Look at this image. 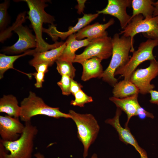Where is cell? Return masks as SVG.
Listing matches in <instances>:
<instances>
[{
    "label": "cell",
    "mask_w": 158,
    "mask_h": 158,
    "mask_svg": "<svg viewBox=\"0 0 158 158\" xmlns=\"http://www.w3.org/2000/svg\"><path fill=\"white\" fill-rule=\"evenodd\" d=\"M140 33L148 39L158 40V16L144 18L141 14L137 15L119 34L134 41V36Z\"/></svg>",
    "instance_id": "obj_7"
},
{
    "label": "cell",
    "mask_w": 158,
    "mask_h": 158,
    "mask_svg": "<svg viewBox=\"0 0 158 158\" xmlns=\"http://www.w3.org/2000/svg\"><path fill=\"white\" fill-rule=\"evenodd\" d=\"M35 53L34 49L29 50L22 54L17 55L8 56L4 54H0V79L4 77L5 72L10 69H13L20 72L13 67L14 62L20 57L27 55H32Z\"/></svg>",
    "instance_id": "obj_23"
},
{
    "label": "cell",
    "mask_w": 158,
    "mask_h": 158,
    "mask_svg": "<svg viewBox=\"0 0 158 158\" xmlns=\"http://www.w3.org/2000/svg\"><path fill=\"white\" fill-rule=\"evenodd\" d=\"M137 116L141 119H144L146 117H149L151 118H153L154 117L152 114L147 111L141 107L138 110Z\"/></svg>",
    "instance_id": "obj_30"
},
{
    "label": "cell",
    "mask_w": 158,
    "mask_h": 158,
    "mask_svg": "<svg viewBox=\"0 0 158 158\" xmlns=\"http://www.w3.org/2000/svg\"><path fill=\"white\" fill-rule=\"evenodd\" d=\"M25 128L20 137L13 141L0 140V158H32L37 127L31 121L25 123Z\"/></svg>",
    "instance_id": "obj_2"
},
{
    "label": "cell",
    "mask_w": 158,
    "mask_h": 158,
    "mask_svg": "<svg viewBox=\"0 0 158 158\" xmlns=\"http://www.w3.org/2000/svg\"><path fill=\"white\" fill-rule=\"evenodd\" d=\"M114 19L111 18L106 23L102 24L98 22L85 27L75 33L76 39L78 40L87 38L91 40L107 36L106 30L114 24Z\"/></svg>",
    "instance_id": "obj_15"
},
{
    "label": "cell",
    "mask_w": 158,
    "mask_h": 158,
    "mask_svg": "<svg viewBox=\"0 0 158 158\" xmlns=\"http://www.w3.org/2000/svg\"><path fill=\"white\" fill-rule=\"evenodd\" d=\"M154 2L151 0H132L131 6L133 12L130 21L134 17L139 14L142 15L144 18L153 17Z\"/></svg>",
    "instance_id": "obj_22"
},
{
    "label": "cell",
    "mask_w": 158,
    "mask_h": 158,
    "mask_svg": "<svg viewBox=\"0 0 158 158\" xmlns=\"http://www.w3.org/2000/svg\"><path fill=\"white\" fill-rule=\"evenodd\" d=\"M66 45L65 42L56 48L42 52L35 53L32 55L33 58L29 61L30 65L33 66L36 64L46 63L49 66H52L61 56Z\"/></svg>",
    "instance_id": "obj_18"
},
{
    "label": "cell",
    "mask_w": 158,
    "mask_h": 158,
    "mask_svg": "<svg viewBox=\"0 0 158 158\" xmlns=\"http://www.w3.org/2000/svg\"><path fill=\"white\" fill-rule=\"evenodd\" d=\"M91 158H98V157L97 155L95 154H94Z\"/></svg>",
    "instance_id": "obj_36"
},
{
    "label": "cell",
    "mask_w": 158,
    "mask_h": 158,
    "mask_svg": "<svg viewBox=\"0 0 158 158\" xmlns=\"http://www.w3.org/2000/svg\"><path fill=\"white\" fill-rule=\"evenodd\" d=\"M121 113V110L117 108L114 116L112 118L107 119L105 123L111 125L116 129L121 141L126 145L130 144L133 146L139 153L140 158L148 157L146 151L139 146L128 127L123 128L121 126L119 118Z\"/></svg>",
    "instance_id": "obj_12"
},
{
    "label": "cell",
    "mask_w": 158,
    "mask_h": 158,
    "mask_svg": "<svg viewBox=\"0 0 158 158\" xmlns=\"http://www.w3.org/2000/svg\"><path fill=\"white\" fill-rule=\"evenodd\" d=\"M154 11L153 14V17L158 16V1L154 2Z\"/></svg>",
    "instance_id": "obj_34"
},
{
    "label": "cell",
    "mask_w": 158,
    "mask_h": 158,
    "mask_svg": "<svg viewBox=\"0 0 158 158\" xmlns=\"http://www.w3.org/2000/svg\"><path fill=\"white\" fill-rule=\"evenodd\" d=\"M75 99L72 100L70 104L73 106H77L80 107H84L85 104L93 101L92 97L85 94L82 89L76 92L74 96Z\"/></svg>",
    "instance_id": "obj_25"
},
{
    "label": "cell",
    "mask_w": 158,
    "mask_h": 158,
    "mask_svg": "<svg viewBox=\"0 0 158 158\" xmlns=\"http://www.w3.org/2000/svg\"><path fill=\"white\" fill-rule=\"evenodd\" d=\"M138 94H135L123 98L112 97L109 100L114 103L117 107L127 114V119L125 127L128 125L130 119L133 116L137 115V112L141 107L138 101Z\"/></svg>",
    "instance_id": "obj_16"
},
{
    "label": "cell",
    "mask_w": 158,
    "mask_h": 158,
    "mask_svg": "<svg viewBox=\"0 0 158 158\" xmlns=\"http://www.w3.org/2000/svg\"><path fill=\"white\" fill-rule=\"evenodd\" d=\"M99 15L97 13L84 14L82 17L78 18L77 23L74 26L70 27L68 30L66 32L59 31L54 25H51L48 29L44 28L43 32L48 34L55 42H57L59 37L64 40L70 35L77 32L81 29L96 19Z\"/></svg>",
    "instance_id": "obj_14"
},
{
    "label": "cell",
    "mask_w": 158,
    "mask_h": 158,
    "mask_svg": "<svg viewBox=\"0 0 158 158\" xmlns=\"http://www.w3.org/2000/svg\"><path fill=\"white\" fill-rule=\"evenodd\" d=\"M112 39L106 36L92 40L84 51L79 54H76L73 63L81 64L85 61L93 57L102 60L109 58L112 53Z\"/></svg>",
    "instance_id": "obj_9"
},
{
    "label": "cell",
    "mask_w": 158,
    "mask_h": 158,
    "mask_svg": "<svg viewBox=\"0 0 158 158\" xmlns=\"http://www.w3.org/2000/svg\"><path fill=\"white\" fill-rule=\"evenodd\" d=\"M131 0H108L106 7L97 11L99 14H108L117 18L120 26L123 29L130 21L131 16L127 13L126 9L131 6Z\"/></svg>",
    "instance_id": "obj_11"
},
{
    "label": "cell",
    "mask_w": 158,
    "mask_h": 158,
    "mask_svg": "<svg viewBox=\"0 0 158 158\" xmlns=\"http://www.w3.org/2000/svg\"><path fill=\"white\" fill-rule=\"evenodd\" d=\"M75 33L70 35L68 37L65 42L66 47L58 60L72 63L76 55V51L82 47L87 46L92 41L87 38L78 40L76 38Z\"/></svg>",
    "instance_id": "obj_17"
},
{
    "label": "cell",
    "mask_w": 158,
    "mask_h": 158,
    "mask_svg": "<svg viewBox=\"0 0 158 158\" xmlns=\"http://www.w3.org/2000/svg\"></svg>",
    "instance_id": "obj_37"
},
{
    "label": "cell",
    "mask_w": 158,
    "mask_h": 158,
    "mask_svg": "<svg viewBox=\"0 0 158 158\" xmlns=\"http://www.w3.org/2000/svg\"><path fill=\"white\" fill-rule=\"evenodd\" d=\"M68 114L76 125L78 137L83 145V157L85 158L88 154L90 146L97 136L99 126L95 118L91 114H81L72 110L69 111Z\"/></svg>",
    "instance_id": "obj_5"
},
{
    "label": "cell",
    "mask_w": 158,
    "mask_h": 158,
    "mask_svg": "<svg viewBox=\"0 0 158 158\" xmlns=\"http://www.w3.org/2000/svg\"><path fill=\"white\" fill-rule=\"evenodd\" d=\"M112 45V57L107 68L103 71L99 78L113 87L118 82L115 77L114 73L119 67L125 65L129 60L130 52L134 51V41L130 37L119 34H114L111 38Z\"/></svg>",
    "instance_id": "obj_3"
},
{
    "label": "cell",
    "mask_w": 158,
    "mask_h": 158,
    "mask_svg": "<svg viewBox=\"0 0 158 158\" xmlns=\"http://www.w3.org/2000/svg\"><path fill=\"white\" fill-rule=\"evenodd\" d=\"M71 79L68 76L62 75L61 80L57 83V84L60 88L63 95L68 96L71 94L70 86Z\"/></svg>",
    "instance_id": "obj_27"
},
{
    "label": "cell",
    "mask_w": 158,
    "mask_h": 158,
    "mask_svg": "<svg viewBox=\"0 0 158 158\" xmlns=\"http://www.w3.org/2000/svg\"><path fill=\"white\" fill-rule=\"evenodd\" d=\"M34 155L36 158H45L44 155L40 152H37Z\"/></svg>",
    "instance_id": "obj_35"
},
{
    "label": "cell",
    "mask_w": 158,
    "mask_h": 158,
    "mask_svg": "<svg viewBox=\"0 0 158 158\" xmlns=\"http://www.w3.org/2000/svg\"><path fill=\"white\" fill-rule=\"evenodd\" d=\"M78 4L76 6V8L78 9V13L80 14L83 13L84 9L85 7V3L86 0H77Z\"/></svg>",
    "instance_id": "obj_33"
},
{
    "label": "cell",
    "mask_w": 158,
    "mask_h": 158,
    "mask_svg": "<svg viewBox=\"0 0 158 158\" xmlns=\"http://www.w3.org/2000/svg\"><path fill=\"white\" fill-rule=\"evenodd\" d=\"M149 93L151 96L150 102L158 105V91L152 90L150 91Z\"/></svg>",
    "instance_id": "obj_32"
},
{
    "label": "cell",
    "mask_w": 158,
    "mask_h": 158,
    "mask_svg": "<svg viewBox=\"0 0 158 158\" xmlns=\"http://www.w3.org/2000/svg\"><path fill=\"white\" fill-rule=\"evenodd\" d=\"M20 106L19 118L25 123L31 121L32 117L38 115H45L56 119L61 118H71L68 113L61 112L59 107L48 106L41 97L31 91H30L28 97L22 101Z\"/></svg>",
    "instance_id": "obj_4"
},
{
    "label": "cell",
    "mask_w": 158,
    "mask_h": 158,
    "mask_svg": "<svg viewBox=\"0 0 158 158\" xmlns=\"http://www.w3.org/2000/svg\"><path fill=\"white\" fill-rule=\"evenodd\" d=\"M9 2L8 0H5L4 2L0 4V33L5 30L8 23L7 9Z\"/></svg>",
    "instance_id": "obj_26"
},
{
    "label": "cell",
    "mask_w": 158,
    "mask_h": 158,
    "mask_svg": "<svg viewBox=\"0 0 158 158\" xmlns=\"http://www.w3.org/2000/svg\"><path fill=\"white\" fill-rule=\"evenodd\" d=\"M83 86L80 83L71 79V82L70 91L73 96L78 92L81 90Z\"/></svg>",
    "instance_id": "obj_29"
},
{
    "label": "cell",
    "mask_w": 158,
    "mask_h": 158,
    "mask_svg": "<svg viewBox=\"0 0 158 158\" xmlns=\"http://www.w3.org/2000/svg\"><path fill=\"white\" fill-rule=\"evenodd\" d=\"M26 2L29 8L28 18L30 20L31 25L35 34L37 46L34 49L35 53L42 52L56 48L62 45L63 42H56L53 44H49L43 39V23L54 25L55 21L54 17L46 12L45 7L48 5L45 0H23Z\"/></svg>",
    "instance_id": "obj_1"
},
{
    "label": "cell",
    "mask_w": 158,
    "mask_h": 158,
    "mask_svg": "<svg viewBox=\"0 0 158 158\" xmlns=\"http://www.w3.org/2000/svg\"><path fill=\"white\" fill-rule=\"evenodd\" d=\"M20 107L16 98L12 95H4L0 99V112L13 117L19 118Z\"/></svg>",
    "instance_id": "obj_20"
},
{
    "label": "cell",
    "mask_w": 158,
    "mask_h": 158,
    "mask_svg": "<svg viewBox=\"0 0 158 158\" xmlns=\"http://www.w3.org/2000/svg\"><path fill=\"white\" fill-rule=\"evenodd\" d=\"M158 75V61L155 59L150 61L147 68L135 70L129 80L138 88L140 93L144 95L154 89L155 86L151 82Z\"/></svg>",
    "instance_id": "obj_10"
},
{
    "label": "cell",
    "mask_w": 158,
    "mask_h": 158,
    "mask_svg": "<svg viewBox=\"0 0 158 158\" xmlns=\"http://www.w3.org/2000/svg\"><path fill=\"white\" fill-rule=\"evenodd\" d=\"M25 13L20 14L17 17L14 27L13 30L18 36V40L13 45L4 48L2 51L8 54H19L25 52L31 48L36 47L37 43L36 38L32 33L31 30L22 23L25 19Z\"/></svg>",
    "instance_id": "obj_8"
},
{
    "label": "cell",
    "mask_w": 158,
    "mask_h": 158,
    "mask_svg": "<svg viewBox=\"0 0 158 158\" xmlns=\"http://www.w3.org/2000/svg\"><path fill=\"white\" fill-rule=\"evenodd\" d=\"M102 60L98 57H93L84 61L81 64L83 68L81 80L86 81L92 78H99L104 71L101 64Z\"/></svg>",
    "instance_id": "obj_19"
},
{
    "label": "cell",
    "mask_w": 158,
    "mask_h": 158,
    "mask_svg": "<svg viewBox=\"0 0 158 158\" xmlns=\"http://www.w3.org/2000/svg\"><path fill=\"white\" fill-rule=\"evenodd\" d=\"M56 69L61 75H67L72 79L75 76L76 69L72 63L67 61L57 60L56 62Z\"/></svg>",
    "instance_id": "obj_24"
},
{
    "label": "cell",
    "mask_w": 158,
    "mask_h": 158,
    "mask_svg": "<svg viewBox=\"0 0 158 158\" xmlns=\"http://www.w3.org/2000/svg\"><path fill=\"white\" fill-rule=\"evenodd\" d=\"M158 46V40L148 39L140 43L136 51L133 52L132 56L124 65L118 68L116 71L115 76L119 75L124 80H129L133 72L142 63L147 60L155 59L153 54L154 48Z\"/></svg>",
    "instance_id": "obj_6"
},
{
    "label": "cell",
    "mask_w": 158,
    "mask_h": 158,
    "mask_svg": "<svg viewBox=\"0 0 158 158\" xmlns=\"http://www.w3.org/2000/svg\"><path fill=\"white\" fill-rule=\"evenodd\" d=\"M24 125L19 118H15L7 115L0 116V135L1 140L13 141L17 140L23 132Z\"/></svg>",
    "instance_id": "obj_13"
},
{
    "label": "cell",
    "mask_w": 158,
    "mask_h": 158,
    "mask_svg": "<svg viewBox=\"0 0 158 158\" xmlns=\"http://www.w3.org/2000/svg\"><path fill=\"white\" fill-rule=\"evenodd\" d=\"M37 72H41L45 74L48 71V64L46 63H42L35 65L33 66Z\"/></svg>",
    "instance_id": "obj_31"
},
{
    "label": "cell",
    "mask_w": 158,
    "mask_h": 158,
    "mask_svg": "<svg viewBox=\"0 0 158 158\" xmlns=\"http://www.w3.org/2000/svg\"><path fill=\"white\" fill-rule=\"evenodd\" d=\"M34 76L36 80V83L34 85L37 88L42 87L43 83L44 81L45 73L41 72H35L31 73Z\"/></svg>",
    "instance_id": "obj_28"
},
{
    "label": "cell",
    "mask_w": 158,
    "mask_h": 158,
    "mask_svg": "<svg viewBox=\"0 0 158 158\" xmlns=\"http://www.w3.org/2000/svg\"><path fill=\"white\" fill-rule=\"evenodd\" d=\"M113 97L119 98H125L138 94V88L129 80H124L118 82L113 86Z\"/></svg>",
    "instance_id": "obj_21"
}]
</instances>
